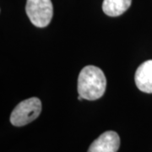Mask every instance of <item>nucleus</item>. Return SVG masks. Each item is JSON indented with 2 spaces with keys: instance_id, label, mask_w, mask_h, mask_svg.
Instances as JSON below:
<instances>
[{
  "instance_id": "nucleus-1",
  "label": "nucleus",
  "mask_w": 152,
  "mask_h": 152,
  "mask_svg": "<svg viewBox=\"0 0 152 152\" xmlns=\"http://www.w3.org/2000/svg\"><path fill=\"white\" fill-rule=\"evenodd\" d=\"M107 79L101 69L93 65L83 68L78 78V93L83 99L95 101L106 91Z\"/></svg>"
},
{
  "instance_id": "nucleus-2",
  "label": "nucleus",
  "mask_w": 152,
  "mask_h": 152,
  "mask_svg": "<svg viewBox=\"0 0 152 152\" xmlns=\"http://www.w3.org/2000/svg\"><path fill=\"white\" fill-rule=\"evenodd\" d=\"M42 112V102L37 97H31L21 102L15 107L10 115V123L21 127L37 119Z\"/></svg>"
},
{
  "instance_id": "nucleus-3",
  "label": "nucleus",
  "mask_w": 152,
  "mask_h": 152,
  "mask_svg": "<svg viewBox=\"0 0 152 152\" xmlns=\"http://www.w3.org/2000/svg\"><path fill=\"white\" fill-rule=\"evenodd\" d=\"M26 12L35 26L43 28L52 20L53 7L51 0H26Z\"/></svg>"
},
{
  "instance_id": "nucleus-4",
  "label": "nucleus",
  "mask_w": 152,
  "mask_h": 152,
  "mask_svg": "<svg viewBox=\"0 0 152 152\" xmlns=\"http://www.w3.org/2000/svg\"><path fill=\"white\" fill-rule=\"evenodd\" d=\"M119 146V135L114 131H107L91 143L87 152H117Z\"/></svg>"
},
{
  "instance_id": "nucleus-5",
  "label": "nucleus",
  "mask_w": 152,
  "mask_h": 152,
  "mask_svg": "<svg viewBox=\"0 0 152 152\" xmlns=\"http://www.w3.org/2000/svg\"><path fill=\"white\" fill-rule=\"evenodd\" d=\"M134 81L140 91L152 93V60L145 61L139 66L135 72Z\"/></svg>"
},
{
  "instance_id": "nucleus-6",
  "label": "nucleus",
  "mask_w": 152,
  "mask_h": 152,
  "mask_svg": "<svg viewBox=\"0 0 152 152\" xmlns=\"http://www.w3.org/2000/svg\"><path fill=\"white\" fill-rule=\"evenodd\" d=\"M131 4L132 0H104L102 10L108 16H119L128 10Z\"/></svg>"
}]
</instances>
